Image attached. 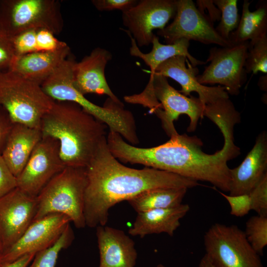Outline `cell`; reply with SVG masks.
I'll list each match as a JSON object with an SVG mask.
<instances>
[{"instance_id": "cell-1", "label": "cell", "mask_w": 267, "mask_h": 267, "mask_svg": "<svg viewBox=\"0 0 267 267\" xmlns=\"http://www.w3.org/2000/svg\"><path fill=\"white\" fill-rule=\"evenodd\" d=\"M222 133L223 147L213 154L202 151L200 139L186 134L171 136L168 141L155 147L141 148L125 141L118 133L111 132L107 143L112 154L123 163L141 164L197 181H207L229 192L227 162L237 157L240 151L234 143L232 131L226 130Z\"/></svg>"}, {"instance_id": "cell-2", "label": "cell", "mask_w": 267, "mask_h": 267, "mask_svg": "<svg viewBox=\"0 0 267 267\" xmlns=\"http://www.w3.org/2000/svg\"><path fill=\"white\" fill-rule=\"evenodd\" d=\"M86 170L84 213L86 226L91 228L105 225L111 207L144 191L159 188L188 189L199 184L197 181L165 171L125 166L109 151L106 138L99 144Z\"/></svg>"}, {"instance_id": "cell-3", "label": "cell", "mask_w": 267, "mask_h": 267, "mask_svg": "<svg viewBox=\"0 0 267 267\" xmlns=\"http://www.w3.org/2000/svg\"><path fill=\"white\" fill-rule=\"evenodd\" d=\"M107 126L71 102L55 101L43 118V137L58 141L66 167L86 168L106 138Z\"/></svg>"}, {"instance_id": "cell-4", "label": "cell", "mask_w": 267, "mask_h": 267, "mask_svg": "<svg viewBox=\"0 0 267 267\" xmlns=\"http://www.w3.org/2000/svg\"><path fill=\"white\" fill-rule=\"evenodd\" d=\"M75 61L69 56L45 80L41 87L45 93L55 101L75 103L87 113L105 124L109 130L120 134L131 144L139 143L133 114L124 104L108 97L103 106L97 105L80 93L73 82V65Z\"/></svg>"}, {"instance_id": "cell-5", "label": "cell", "mask_w": 267, "mask_h": 267, "mask_svg": "<svg viewBox=\"0 0 267 267\" xmlns=\"http://www.w3.org/2000/svg\"><path fill=\"white\" fill-rule=\"evenodd\" d=\"M124 98L128 103L140 104L148 108L158 102L161 108L154 114L160 119L164 130L170 137L178 134L174 122L180 115L185 114L189 118L187 129L189 132L195 131L199 120L204 117L205 105L198 97L183 95L169 84L167 78L156 73L150 76L142 92L125 96Z\"/></svg>"}, {"instance_id": "cell-6", "label": "cell", "mask_w": 267, "mask_h": 267, "mask_svg": "<svg viewBox=\"0 0 267 267\" xmlns=\"http://www.w3.org/2000/svg\"><path fill=\"white\" fill-rule=\"evenodd\" d=\"M87 184L86 168L66 167L36 196L34 221L51 214H62L69 218L76 228H84L86 226L84 210Z\"/></svg>"}, {"instance_id": "cell-7", "label": "cell", "mask_w": 267, "mask_h": 267, "mask_svg": "<svg viewBox=\"0 0 267 267\" xmlns=\"http://www.w3.org/2000/svg\"><path fill=\"white\" fill-rule=\"evenodd\" d=\"M54 102L41 85L8 69L0 70V106L14 123L40 129Z\"/></svg>"}, {"instance_id": "cell-8", "label": "cell", "mask_w": 267, "mask_h": 267, "mask_svg": "<svg viewBox=\"0 0 267 267\" xmlns=\"http://www.w3.org/2000/svg\"><path fill=\"white\" fill-rule=\"evenodd\" d=\"M0 26L10 37L41 28L58 35L64 26L60 2L56 0H0Z\"/></svg>"}, {"instance_id": "cell-9", "label": "cell", "mask_w": 267, "mask_h": 267, "mask_svg": "<svg viewBox=\"0 0 267 267\" xmlns=\"http://www.w3.org/2000/svg\"><path fill=\"white\" fill-rule=\"evenodd\" d=\"M205 255L216 267H264L244 231L234 224L215 223L204 235Z\"/></svg>"}, {"instance_id": "cell-10", "label": "cell", "mask_w": 267, "mask_h": 267, "mask_svg": "<svg viewBox=\"0 0 267 267\" xmlns=\"http://www.w3.org/2000/svg\"><path fill=\"white\" fill-rule=\"evenodd\" d=\"M248 43L230 46L211 48L202 74L197 76L201 85H215L223 87L228 94L237 95L245 84L247 73L245 69Z\"/></svg>"}, {"instance_id": "cell-11", "label": "cell", "mask_w": 267, "mask_h": 267, "mask_svg": "<svg viewBox=\"0 0 267 267\" xmlns=\"http://www.w3.org/2000/svg\"><path fill=\"white\" fill-rule=\"evenodd\" d=\"M176 5L177 11L173 21L157 32L167 44L185 39L222 47L232 45L219 35L208 16L198 9L192 0H176Z\"/></svg>"}, {"instance_id": "cell-12", "label": "cell", "mask_w": 267, "mask_h": 267, "mask_svg": "<svg viewBox=\"0 0 267 267\" xmlns=\"http://www.w3.org/2000/svg\"><path fill=\"white\" fill-rule=\"evenodd\" d=\"M176 11V0H141L122 12V20L137 45L148 46L155 35L153 31L164 29Z\"/></svg>"}, {"instance_id": "cell-13", "label": "cell", "mask_w": 267, "mask_h": 267, "mask_svg": "<svg viewBox=\"0 0 267 267\" xmlns=\"http://www.w3.org/2000/svg\"><path fill=\"white\" fill-rule=\"evenodd\" d=\"M65 167L60 156L58 141L50 137L42 136L17 177V187L36 197Z\"/></svg>"}, {"instance_id": "cell-14", "label": "cell", "mask_w": 267, "mask_h": 267, "mask_svg": "<svg viewBox=\"0 0 267 267\" xmlns=\"http://www.w3.org/2000/svg\"><path fill=\"white\" fill-rule=\"evenodd\" d=\"M71 222L67 216L57 213L34 221L20 238L4 252L1 267L25 255L36 254L49 247Z\"/></svg>"}, {"instance_id": "cell-15", "label": "cell", "mask_w": 267, "mask_h": 267, "mask_svg": "<svg viewBox=\"0 0 267 267\" xmlns=\"http://www.w3.org/2000/svg\"><path fill=\"white\" fill-rule=\"evenodd\" d=\"M36 209V197L18 187L0 198V241L4 252L33 222Z\"/></svg>"}, {"instance_id": "cell-16", "label": "cell", "mask_w": 267, "mask_h": 267, "mask_svg": "<svg viewBox=\"0 0 267 267\" xmlns=\"http://www.w3.org/2000/svg\"><path fill=\"white\" fill-rule=\"evenodd\" d=\"M111 53L100 47L93 49L80 61L73 65V82L82 94L89 93L106 95L118 103H122L110 88L105 76V69L112 59Z\"/></svg>"}, {"instance_id": "cell-17", "label": "cell", "mask_w": 267, "mask_h": 267, "mask_svg": "<svg viewBox=\"0 0 267 267\" xmlns=\"http://www.w3.org/2000/svg\"><path fill=\"white\" fill-rule=\"evenodd\" d=\"M155 73L178 82L181 87L179 92L187 96L194 91L204 105L212 103L221 98H229L223 87L208 86L200 84L197 80L198 69L193 67L183 56L173 57L161 63Z\"/></svg>"}, {"instance_id": "cell-18", "label": "cell", "mask_w": 267, "mask_h": 267, "mask_svg": "<svg viewBox=\"0 0 267 267\" xmlns=\"http://www.w3.org/2000/svg\"><path fill=\"white\" fill-rule=\"evenodd\" d=\"M267 134L264 131L256 137L255 143L242 162L229 169V194H249L267 174Z\"/></svg>"}, {"instance_id": "cell-19", "label": "cell", "mask_w": 267, "mask_h": 267, "mask_svg": "<svg viewBox=\"0 0 267 267\" xmlns=\"http://www.w3.org/2000/svg\"><path fill=\"white\" fill-rule=\"evenodd\" d=\"M96 235L100 256L98 267H134L137 258L135 243L123 230L99 225Z\"/></svg>"}, {"instance_id": "cell-20", "label": "cell", "mask_w": 267, "mask_h": 267, "mask_svg": "<svg viewBox=\"0 0 267 267\" xmlns=\"http://www.w3.org/2000/svg\"><path fill=\"white\" fill-rule=\"evenodd\" d=\"M67 46L53 51H39L15 56L7 69L40 85L69 56Z\"/></svg>"}, {"instance_id": "cell-21", "label": "cell", "mask_w": 267, "mask_h": 267, "mask_svg": "<svg viewBox=\"0 0 267 267\" xmlns=\"http://www.w3.org/2000/svg\"><path fill=\"white\" fill-rule=\"evenodd\" d=\"M189 210L188 204L181 203L173 207L138 213L128 233L132 236H139L140 238L161 233L173 236L180 225V220Z\"/></svg>"}, {"instance_id": "cell-22", "label": "cell", "mask_w": 267, "mask_h": 267, "mask_svg": "<svg viewBox=\"0 0 267 267\" xmlns=\"http://www.w3.org/2000/svg\"><path fill=\"white\" fill-rule=\"evenodd\" d=\"M42 138L40 129L14 124L1 155L15 177L20 174Z\"/></svg>"}, {"instance_id": "cell-23", "label": "cell", "mask_w": 267, "mask_h": 267, "mask_svg": "<svg viewBox=\"0 0 267 267\" xmlns=\"http://www.w3.org/2000/svg\"><path fill=\"white\" fill-rule=\"evenodd\" d=\"M125 31L131 39L130 54L133 56L141 59L144 61L150 69V76L154 74L156 68L161 63L176 56L186 57L193 67L207 63L205 61L197 59L190 54L188 51L190 43L189 41L187 39H181L172 44H164L160 43L159 38L155 35L151 43V51L144 53L139 49L131 34L127 30Z\"/></svg>"}, {"instance_id": "cell-24", "label": "cell", "mask_w": 267, "mask_h": 267, "mask_svg": "<svg viewBox=\"0 0 267 267\" xmlns=\"http://www.w3.org/2000/svg\"><path fill=\"white\" fill-rule=\"evenodd\" d=\"M251 3L248 0L243 1L238 25L229 36L231 45L254 41L267 34V1H260L254 11L250 10Z\"/></svg>"}, {"instance_id": "cell-25", "label": "cell", "mask_w": 267, "mask_h": 267, "mask_svg": "<svg viewBox=\"0 0 267 267\" xmlns=\"http://www.w3.org/2000/svg\"><path fill=\"white\" fill-rule=\"evenodd\" d=\"M187 189L159 188L147 190L127 201L137 212L173 207L182 203Z\"/></svg>"}, {"instance_id": "cell-26", "label": "cell", "mask_w": 267, "mask_h": 267, "mask_svg": "<svg viewBox=\"0 0 267 267\" xmlns=\"http://www.w3.org/2000/svg\"><path fill=\"white\" fill-rule=\"evenodd\" d=\"M74 239L73 231L69 224L53 245L35 255L30 267H55L60 251L67 248Z\"/></svg>"}, {"instance_id": "cell-27", "label": "cell", "mask_w": 267, "mask_h": 267, "mask_svg": "<svg viewBox=\"0 0 267 267\" xmlns=\"http://www.w3.org/2000/svg\"><path fill=\"white\" fill-rule=\"evenodd\" d=\"M213 2L221 13L220 21L215 29L222 38L228 41L230 33L237 28L240 20L238 1L213 0Z\"/></svg>"}, {"instance_id": "cell-28", "label": "cell", "mask_w": 267, "mask_h": 267, "mask_svg": "<svg viewBox=\"0 0 267 267\" xmlns=\"http://www.w3.org/2000/svg\"><path fill=\"white\" fill-rule=\"evenodd\" d=\"M245 69L247 74L267 73V34L249 42Z\"/></svg>"}, {"instance_id": "cell-29", "label": "cell", "mask_w": 267, "mask_h": 267, "mask_svg": "<svg viewBox=\"0 0 267 267\" xmlns=\"http://www.w3.org/2000/svg\"><path fill=\"white\" fill-rule=\"evenodd\" d=\"M244 233L253 249L262 255L267 245V216L257 215L250 218L246 222Z\"/></svg>"}, {"instance_id": "cell-30", "label": "cell", "mask_w": 267, "mask_h": 267, "mask_svg": "<svg viewBox=\"0 0 267 267\" xmlns=\"http://www.w3.org/2000/svg\"><path fill=\"white\" fill-rule=\"evenodd\" d=\"M23 32L10 37L15 56L38 52L37 44V30Z\"/></svg>"}, {"instance_id": "cell-31", "label": "cell", "mask_w": 267, "mask_h": 267, "mask_svg": "<svg viewBox=\"0 0 267 267\" xmlns=\"http://www.w3.org/2000/svg\"><path fill=\"white\" fill-rule=\"evenodd\" d=\"M251 210L258 215L267 216V174L248 194Z\"/></svg>"}, {"instance_id": "cell-32", "label": "cell", "mask_w": 267, "mask_h": 267, "mask_svg": "<svg viewBox=\"0 0 267 267\" xmlns=\"http://www.w3.org/2000/svg\"><path fill=\"white\" fill-rule=\"evenodd\" d=\"M50 31L46 29L37 30V44L39 51H53L61 49L68 44L59 40Z\"/></svg>"}, {"instance_id": "cell-33", "label": "cell", "mask_w": 267, "mask_h": 267, "mask_svg": "<svg viewBox=\"0 0 267 267\" xmlns=\"http://www.w3.org/2000/svg\"><path fill=\"white\" fill-rule=\"evenodd\" d=\"M220 193L228 202L231 215L237 217H242L251 210L250 198L248 194L232 196L221 192Z\"/></svg>"}, {"instance_id": "cell-34", "label": "cell", "mask_w": 267, "mask_h": 267, "mask_svg": "<svg viewBox=\"0 0 267 267\" xmlns=\"http://www.w3.org/2000/svg\"><path fill=\"white\" fill-rule=\"evenodd\" d=\"M17 187V177L0 154V198Z\"/></svg>"}, {"instance_id": "cell-35", "label": "cell", "mask_w": 267, "mask_h": 267, "mask_svg": "<svg viewBox=\"0 0 267 267\" xmlns=\"http://www.w3.org/2000/svg\"><path fill=\"white\" fill-rule=\"evenodd\" d=\"M14 56L10 37L0 26V70L7 69Z\"/></svg>"}, {"instance_id": "cell-36", "label": "cell", "mask_w": 267, "mask_h": 267, "mask_svg": "<svg viewBox=\"0 0 267 267\" xmlns=\"http://www.w3.org/2000/svg\"><path fill=\"white\" fill-rule=\"evenodd\" d=\"M136 0H93L91 2L99 11L119 10L125 11L135 5Z\"/></svg>"}, {"instance_id": "cell-37", "label": "cell", "mask_w": 267, "mask_h": 267, "mask_svg": "<svg viewBox=\"0 0 267 267\" xmlns=\"http://www.w3.org/2000/svg\"><path fill=\"white\" fill-rule=\"evenodd\" d=\"M14 124L6 110L0 106V154Z\"/></svg>"}, {"instance_id": "cell-38", "label": "cell", "mask_w": 267, "mask_h": 267, "mask_svg": "<svg viewBox=\"0 0 267 267\" xmlns=\"http://www.w3.org/2000/svg\"><path fill=\"white\" fill-rule=\"evenodd\" d=\"M197 8L199 9L207 8L210 15L209 19L213 23L216 21L220 20L221 13L220 9L216 6L212 0H198L196 1Z\"/></svg>"}, {"instance_id": "cell-39", "label": "cell", "mask_w": 267, "mask_h": 267, "mask_svg": "<svg viewBox=\"0 0 267 267\" xmlns=\"http://www.w3.org/2000/svg\"><path fill=\"white\" fill-rule=\"evenodd\" d=\"M35 255V254L25 255L16 261L2 267H27L33 261Z\"/></svg>"}, {"instance_id": "cell-40", "label": "cell", "mask_w": 267, "mask_h": 267, "mask_svg": "<svg viewBox=\"0 0 267 267\" xmlns=\"http://www.w3.org/2000/svg\"><path fill=\"white\" fill-rule=\"evenodd\" d=\"M258 85L261 90L267 91V75L262 76L260 77Z\"/></svg>"}, {"instance_id": "cell-41", "label": "cell", "mask_w": 267, "mask_h": 267, "mask_svg": "<svg viewBox=\"0 0 267 267\" xmlns=\"http://www.w3.org/2000/svg\"><path fill=\"white\" fill-rule=\"evenodd\" d=\"M198 267H216L211 262L208 257L204 255V256L201 258Z\"/></svg>"}, {"instance_id": "cell-42", "label": "cell", "mask_w": 267, "mask_h": 267, "mask_svg": "<svg viewBox=\"0 0 267 267\" xmlns=\"http://www.w3.org/2000/svg\"><path fill=\"white\" fill-rule=\"evenodd\" d=\"M3 253H4L3 249L2 247L1 242L0 241V267H1V262L2 258L3 255Z\"/></svg>"}, {"instance_id": "cell-43", "label": "cell", "mask_w": 267, "mask_h": 267, "mask_svg": "<svg viewBox=\"0 0 267 267\" xmlns=\"http://www.w3.org/2000/svg\"><path fill=\"white\" fill-rule=\"evenodd\" d=\"M157 267H167L165 266V265L162 264H160L157 266Z\"/></svg>"}]
</instances>
